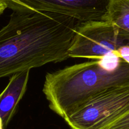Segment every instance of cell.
<instances>
[{
	"instance_id": "cell-1",
	"label": "cell",
	"mask_w": 129,
	"mask_h": 129,
	"mask_svg": "<svg viewBox=\"0 0 129 129\" xmlns=\"http://www.w3.org/2000/svg\"><path fill=\"white\" fill-rule=\"evenodd\" d=\"M80 23L64 15L13 12L0 29V79L70 58Z\"/></svg>"
},
{
	"instance_id": "cell-2",
	"label": "cell",
	"mask_w": 129,
	"mask_h": 129,
	"mask_svg": "<svg viewBox=\"0 0 129 129\" xmlns=\"http://www.w3.org/2000/svg\"><path fill=\"white\" fill-rule=\"evenodd\" d=\"M125 85H129L127 62L110 71L92 60L48 73L43 92L51 110L64 119L103 92Z\"/></svg>"
},
{
	"instance_id": "cell-3",
	"label": "cell",
	"mask_w": 129,
	"mask_h": 129,
	"mask_svg": "<svg viewBox=\"0 0 129 129\" xmlns=\"http://www.w3.org/2000/svg\"><path fill=\"white\" fill-rule=\"evenodd\" d=\"M128 111L129 85H125L103 92L64 120L72 129H106Z\"/></svg>"
},
{
	"instance_id": "cell-4",
	"label": "cell",
	"mask_w": 129,
	"mask_h": 129,
	"mask_svg": "<svg viewBox=\"0 0 129 129\" xmlns=\"http://www.w3.org/2000/svg\"><path fill=\"white\" fill-rule=\"evenodd\" d=\"M125 45L129 46L128 38L109 21L80 22L69 56L98 60Z\"/></svg>"
},
{
	"instance_id": "cell-5",
	"label": "cell",
	"mask_w": 129,
	"mask_h": 129,
	"mask_svg": "<svg viewBox=\"0 0 129 129\" xmlns=\"http://www.w3.org/2000/svg\"><path fill=\"white\" fill-rule=\"evenodd\" d=\"M15 12L64 15L80 22L105 20L109 0H3Z\"/></svg>"
},
{
	"instance_id": "cell-6",
	"label": "cell",
	"mask_w": 129,
	"mask_h": 129,
	"mask_svg": "<svg viewBox=\"0 0 129 129\" xmlns=\"http://www.w3.org/2000/svg\"><path fill=\"white\" fill-rule=\"evenodd\" d=\"M30 70L12 75L8 85L0 93V118L3 120L5 128L15 114L19 102L25 93Z\"/></svg>"
},
{
	"instance_id": "cell-7",
	"label": "cell",
	"mask_w": 129,
	"mask_h": 129,
	"mask_svg": "<svg viewBox=\"0 0 129 129\" xmlns=\"http://www.w3.org/2000/svg\"><path fill=\"white\" fill-rule=\"evenodd\" d=\"M105 20L115 25L129 39V0H109Z\"/></svg>"
},
{
	"instance_id": "cell-8",
	"label": "cell",
	"mask_w": 129,
	"mask_h": 129,
	"mask_svg": "<svg viewBox=\"0 0 129 129\" xmlns=\"http://www.w3.org/2000/svg\"><path fill=\"white\" fill-rule=\"evenodd\" d=\"M106 129H129V111Z\"/></svg>"
},
{
	"instance_id": "cell-9",
	"label": "cell",
	"mask_w": 129,
	"mask_h": 129,
	"mask_svg": "<svg viewBox=\"0 0 129 129\" xmlns=\"http://www.w3.org/2000/svg\"><path fill=\"white\" fill-rule=\"evenodd\" d=\"M116 51L119 56L129 64V46L125 45L121 46Z\"/></svg>"
},
{
	"instance_id": "cell-10",
	"label": "cell",
	"mask_w": 129,
	"mask_h": 129,
	"mask_svg": "<svg viewBox=\"0 0 129 129\" xmlns=\"http://www.w3.org/2000/svg\"><path fill=\"white\" fill-rule=\"evenodd\" d=\"M7 8H8V7L5 2L3 0H0V15H2Z\"/></svg>"
},
{
	"instance_id": "cell-11",
	"label": "cell",
	"mask_w": 129,
	"mask_h": 129,
	"mask_svg": "<svg viewBox=\"0 0 129 129\" xmlns=\"http://www.w3.org/2000/svg\"><path fill=\"white\" fill-rule=\"evenodd\" d=\"M0 129H5L4 126V124H3V120L0 118Z\"/></svg>"
}]
</instances>
